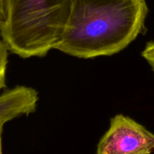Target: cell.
Listing matches in <instances>:
<instances>
[{"label": "cell", "mask_w": 154, "mask_h": 154, "mask_svg": "<svg viewBox=\"0 0 154 154\" xmlns=\"http://www.w3.org/2000/svg\"><path fill=\"white\" fill-rule=\"evenodd\" d=\"M147 13L145 0H74L55 49L81 59L114 55L142 32Z\"/></svg>", "instance_id": "1"}, {"label": "cell", "mask_w": 154, "mask_h": 154, "mask_svg": "<svg viewBox=\"0 0 154 154\" xmlns=\"http://www.w3.org/2000/svg\"><path fill=\"white\" fill-rule=\"evenodd\" d=\"M74 0H5L0 33L8 51L23 59L43 57L55 49L66 29Z\"/></svg>", "instance_id": "2"}, {"label": "cell", "mask_w": 154, "mask_h": 154, "mask_svg": "<svg viewBox=\"0 0 154 154\" xmlns=\"http://www.w3.org/2000/svg\"><path fill=\"white\" fill-rule=\"evenodd\" d=\"M153 151L154 134L130 117L117 114L99 141L96 154H151Z\"/></svg>", "instance_id": "3"}, {"label": "cell", "mask_w": 154, "mask_h": 154, "mask_svg": "<svg viewBox=\"0 0 154 154\" xmlns=\"http://www.w3.org/2000/svg\"><path fill=\"white\" fill-rule=\"evenodd\" d=\"M38 94L35 90L17 86L0 95V129L5 123L35 111Z\"/></svg>", "instance_id": "4"}, {"label": "cell", "mask_w": 154, "mask_h": 154, "mask_svg": "<svg viewBox=\"0 0 154 154\" xmlns=\"http://www.w3.org/2000/svg\"><path fill=\"white\" fill-rule=\"evenodd\" d=\"M8 51V48L0 33V91L6 87V70Z\"/></svg>", "instance_id": "5"}, {"label": "cell", "mask_w": 154, "mask_h": 154, "mask_svg": "<svg viewBox=\"0 0 154 154\" xmlns=\"http://www.w3.org/2000/svg\"><path fill=\"white\" fill-rule=\"evenodd\" d=\"M141 56L147 62L154 73V41L147 43Z\"/></svg>", "instance_id": "6"}, {"label": "cell", "mask_w": 154, "mask_h": 154, "mask_svg": "<svg viewBox=\"0 0 154 154\" xmlns=\"http://www.w3.org/2000/svg\"><path fill=\"white\" fill-rule=\"evenodd\" d=\"M6 17V10L5 0H0V28L5 23Z\"/></svg>", "instance_id": "7"}, {"label": "cell", "mask_w": 154, "mask_h": 154, "mask_svg": "<svg viewBox=\"0 0 154 154\" xmlns=\"http://www.w3.org/2000/svg\"><path fill=\"white\" fill-rule=\"evenodd\" d=\"M2 132L3 128L0 129V154H2Z\"/></svg>", "instance_id": "8"}]
</instances>
